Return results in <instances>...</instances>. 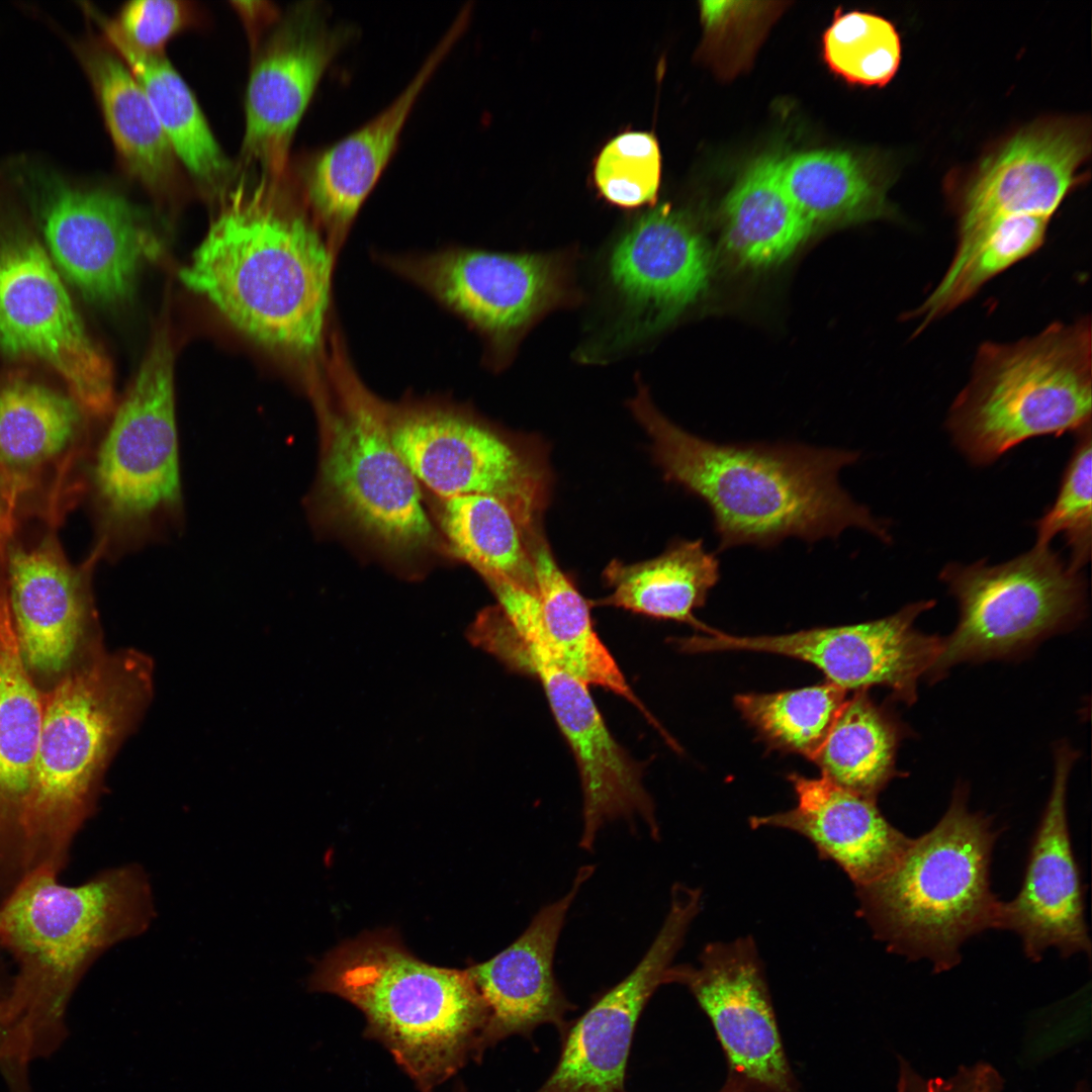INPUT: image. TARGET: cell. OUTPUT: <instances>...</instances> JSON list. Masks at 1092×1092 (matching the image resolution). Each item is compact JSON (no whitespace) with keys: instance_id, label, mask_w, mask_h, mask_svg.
<instances>
[{"instance_id":"cell-32","label":"cell","mask_w":1092,"mask_h":1092,"mask_svg":"<svg viewBox=\"0 0 1092 1092\" xmlns=\"http://www.w3.org/2000/svg\"><path fill=\"white\" fill-rule=\"evenodd\" d=\"M98 25L147 94L178 162L204 192L221 200L233 189L236 169L188 85L164 54L132 50L108 28Z\"/></svg>"},{"instance_id":"cell-6","label":"cell","mask_w":1092,"mask_h":1092,"mask_svg":"<svg viewBox=\"0 0 1092 1092\" xmlns=\"http://www.w3.org/2000/svg\"><path fill=\"white\" fill-rule=\"evenodd\" d=\"M958 785L928 832L910 842L878 879L855 887L858 914L889 951L925 959L937 973L961 961L966 940L998 928L1001 902L990 886L998 832L992 819L968 808Z\"/></svg>"},{"instance_id":"cell-14","label":"cell","mask_w":1092,"mask_h":1092,"mask_svg":"<svg viewBox=\"0 0 1092 1092\" xmlns=\"http://www.w3.org/2000/svg\"><path fill=\"white\" fill-rule=\"evenodd\" d=\"M389 435L417 481L437 494L492 495L511 509L526 534L541 528L552 475L539 439L442 412L402 417Z\"/></svg>"},{"instance_id":"cell-37","label":"cell","mask_w":1092,"mask_h":1092,"mask_svg":"<svg viewBox=\"0 0 1092 1092\" xmlns=\"http://www.w3.org/2000/svg\"><path fill=\"white\" fill-rule=\"evenodd\" d=\"M443 527L455 551L484 578H504L536 595L526 531L504 502L478 493L446 498Z\"/></svg>"},{"instance_id":"cell-23","label":"cell","mask_w":1092,"mask_h":1092,"mask_svg":"<svg viewBox=\"0 0 1092 1092\" xmlns=\"http://www.w3.org/2000/svg\"><path fill=\"white\" fill-rule=\"evenodd\" d=\"M1077 753L1061 745L1055 753L1053 786L1034 832L1018 894L1001 902L997 929L1016 933L1033 962L1049 948L1063 957L1091 953L1084 891L1067 814V788Z\"/></svg>"},{"instance_id":"cell-22","label":"cell","mask_w":1092,"mask_h":1092,"mask_svg":"<svg viewBox=\"0 0 1092 1092\" xmlns=\"http://www.w3.org/2000/svg\"><path fill=\"white\" fill-rule=\"evenodd\" d=\"M324 474L341 510L380 541L412 549L431 540L418 481L367 402L352 400L334 420Z\"/></svg>"},{"instance_id":"cell-7","label":"cell","mask_w":1092,"mask_h":1092,"mask_svg":"<svg viewBox=\"0 0 1092 1092\" xmlns=\"http://www.w3.org/2000/svg\"><path fill=\"white\" fill-rule=\"evenodd\" d=\"M110 415L89 448L80 505L94 529L91 550L114 560L162 540L183 518L174 354L164 330Z\"/></svg>"},{"instance_id":"cell-44","label":"cell","mask_w":1092,"mask_h":1092,"mask_svg":"<svg viewBox=\"0 0 1092 1092\" xmlns=\"http://www.w3.org/2000/svg\"><path fill=\"white\" fill-rule=\"evenodd\" d=\"M27 1062L9 1024L6 997L0 996V1069L12 1092H27L25 1074Z\"/></svg>"},{"instance_id":"cell-47","label":"cell","mask_w":1092,"mask_h":1092,"mask_svg":"<svg viewBox=\"0 0 1092 1092\" xmlns=\"http://www.w3.org/2000/svg\"><path fill=\"white\" fill-rule=\"evenodd\" d=\"M719 1092H734V1091H730V1090H727V1089L722 1087V1089Z\"/></svg>"},{"instance_id":"cell-8","label":"cell","mask_w":1092,"mask_h":1092,"mask_svg":"<svg viewBox=\"0 0 1092 1092\" xmlns=\"http://www.w3.org/2000/svg\"><path fill=\"white\" fill-rule=\"evenodd\" d=\"M1089 316L1053 323L1012 343H983L946 428L974 464H989L1030 438L1091 426Z\"/></svg>"},{"instance_id":"cell-11","label":"cell","mask_w":1092,"mask_h":1092,"mask_svg":"<svg viewBox=\"0 0 1092 1092\" xmlns=\"http://www.w3.org/2000/svg\"><path fill=\"white\" fill-rule=\"evenodd\" d=\"M4 173L34 211L56 265L85 297L113 303L130 294L142 265L160 251L132 202L24 158L9 162Z\"/></svg>"},{"instance_id":"cell-10","label":"cell","mask_w":1092,"mask_h":1092,"mask_svg":"<svg viewBox=\"0 0 1092 1092\" xmlns=\"http://www.w3.org/2000/svg\"><path fill=\"white\" fill-rule=\"evenodd\" d=\"M939 576L959 603L960 620L942 639L926 674L931 680L958 663L1018 654L1077 623L1086 609L1083 576L1050 547L998 565L950 563Z\"/></svg>"},{"instance_id":"cell-18","label":"cell","mask_w":1092,"mask_h":1092,"mask_svg":"<svg viewBox=\"0 0 1092 1092\" xmlns=\"http://www.w3.org/2000/svg\"><path fill=\"white\" fill-rule=\"evenodd\" d=\"M710 1019L725 1054L723 1088L734 1092H801L781 1039L764 966L751 936L706 944L699 964L674 965Z\"/></svg>"},{"instance_id":"cell-5","label":"cell","mask_w":1092,"mask_h":1092,"mask_svg":"<svg viewBox=\"0 0 1092 1092\" xmlns=\"http://www.w3.org/2000/svg\"><path fill=\"white\" fill-rule=\"evenodd\" d=\"M309 986L361 1010L372 1035L425 1092L483 1048L488 1010L468 970L419 960L392 931L345 941L317 965Z\"/></svg>"},{"instance_id":"cell-38","label":"cell","mask_w":1092,"mask_h":1092,"mask_svg":"<svg viewBox=\"0 0 1092 1092\" xmlns=\"http://www.w3.org/2000/svg\"><path fill=\"white\" fill-rule=\"evenodd\" d=\"M847 691L830 682L769 694H741L734 704L770 748L813 761L840 713Z\"/></svg>"},{"instance_id":"cell-1","label":"cell","mask_w":1092,"mask_h":1092,"mask_svg":"<svg viewBox=\"0 0 1092 1092\" xmlns=\"http://www.w3.org/2000/svg\"><path fill=\"white\" fill-rule=\"evenodd\" d=\"M651 440L663 478L706 504L719 550L775 546L789 537L808 543L858 528L885 542L888 525L856 503L838 481L859 453L801 444H722L668 420L638 382L629 400Z\"/></svg>"},{"instance_id":"cell-36","label":"cell","mask_w":1092,"mask_h":1092,"mask_svg":"<svg viewBox=\"0 0 1092 1092\" xmlns=\"http://www.w3.org/2000/svg\"><path fill=\"white\" fill-rule=\"evenodd\" d=\"M904 728L868 690L847 697L813 762L834 784L876 800L897 776L896 755Z\"/></svg>"},{"instance_id":"cell-3","label":"cell","mask_w":1092,"mask_h":1092,"mask_svg":"<svg viewBox=\"0 0 1092 1092\" xmlns=\"http://www.w3.org/2000/svg\"><path fill=\"white\" fill-rule=\"evenodd\" d=\"M57 875L48 868L27 872L0 905V945L18 966L7 1017L27 1061L64 1039L69 1000L91 964L145 933L156 916L140 864L106 870L75 887L61 885Z\"/></svg>"},{"instance_id":"cell-16","label":"cell","mask_w":1092,"mask_h":1092,"mask_svg":"<svg viewBox=\"0 0 1092 1092\" xmlns=\"http://www.w3.org/2000/svg\"><path fill=\"white\" fill-rule=\"evenodd\" d=\"M933 606L934 601H919L870 622L780 635L736 636L713 628L676 642L689 653L752 651L795 658L814 665L827 681L847 692L882 686L897 700L913 704L918 680L941 649L942 638L915 628L919 615Z\"/></svg>"},{"instance_id":"cell-33","label":"cell","mask_w":1092,"mask_h":1092,"mask_svg":"<svg viewBox=\"0 0 1092 1092\" xmlns=\"http://www.w3.org/2000/svg\"><path fill=\"white\" fill-rule=\"evenodd\" d=\"M779 162L772 156L758 158L723 202V245L742 267L766 269L783 263L813 229L786 191Z\"/></svg>"},{"instance_id":"cell-4","label":"cell","mask_w":1092,"mask_h":1092,"mask_svg":"<svg viewBox=\"0 0 1092 1092\" xmlns=\"http://www.w3.org/2000/svg\"><path fill=\"white\" fill-rule=\"evenodd\" d=\"M152 687V664L145 655L104 651L43 695L22 822V875L63 868L74 836L96 808L106 767Z\"/></svg>"},{"instance_id":"cell-12","label":"cell","mask_w":1092,"mask_h":1092,"mask_svg":"<svg viewBox=\"0 0 1092 1092\" xmlns=\"http://www.w3.org/2000/svg\"><path fill=\"white\" fill-rule=\"evenodd\" d=\"M711 252L694 219L661 204L642 214L603 254L601 280L612 315L581 349L585 362L640 346L671 326L706 291Z\"/></svg>"},{"instance_id":"cell-28","label":"cell","mask_w":1092,"mask_h":1092,"mask_svg":"<svg viewBox=\"0 0 1092 1092\" xmlns=\"http://www.w3.org/2000/svg\"><path fill=\"white\" fill-rule=\"evenodd\" d=\"M43 695L23 663L0 585V868H20Z\"/></svg>"},{"instance_id":"cell-30","label":"cell","mask_w":1092,"mask_h":1092,"mask_svg":"<svg viewBox=\"0 0 1092 1092\" xmlns=\"http://www.w3.org/2000/svg\"><path fill=\"white\" fill-rule=\"evenodd\" d=\"M527 543L535 572L536 597L556 661L589 687L602 688L630 703L663 734L664 729L633 692L598 635L588 600L558 565L543 530L529 535Z\"/></svg>"},{"instance_id":"cell-29","label":"cell","mask_w":1092,"mask_h":1092,"mask_svg":"<svg viewBox=\"0 0 1092 1092\" xmlns=\"http://www.w3.org/2000/svg\"><path fill=\"white\" fill-rule=\"evenodd\" d=\"M77 51L125 169L155 194L173 190L179 162L140 83L113 50L83 43Z\"/></svg>"},{"instance_id":"cell-9","label":"cell","mask_w":1092,"mask_h":1092,"mask_svg":"<svg viewBox=\"0 0 1092 1092\" xmlns=\"http://www.w3.org/2000/svg\"><path fill=\"white\" fill-rule=\"evenodd\" d=\"M60 528L25 520L0 538V585L23 663L42 695L105 651L93 593L101 558L91 550L73 563Z\"/></svg>"},{"instance_id":"cell-24","label":"cell","mask_w":1092,"mask_h":1092,"mask_svg":"<svg viewBox=\"0 0 1092 1092\" xmlns=\"http://www.w3.org/2000/svg\"><path fill=\"white\" fill-rule=\"evenodd\" d=\"M1090 153L1082 121L1053 119L1017 131L986 157L959 204V236L995 216L1052 217Z\"/></svg>"},{"instance_id":"cell-17","label":"cell","mask_w":1092,"mask_h":1092,"mask_svg":"<svg viewBox=\"0 0 1092 1092\" xmlns=\"http://www.w3.org/2000/svg\"><path fill=\"white\" fill-rule=\"evenodd\" d=\"M352 30L332 24L321 2L279 16L254 59L245 95L241 157L262 179L285 177L290 146L314 90Z\"/></svg>"},{"instance_id":"cell-27","label":"cell","mask_w":1092,"mask_h":1092,"mask_svg":"<svg viewBox=\"0 0 1092 1092\" xmlns=\"http://www.w3.org/2000/svg\"><path fill=\"white\" fill-rule=\"evenodd\" d=\"M796 805L786 811L751 816L752 829L769 827L809 840L819 857L833 861L855 887L889 871L910 838L882 814L876 800L850 792L827 778L790 774Z\"/></svg>"},{"instance_id":"cell-35","label":"cell","mask_w":1092,"mask_h":1092,"mask_svg":"<svg viewBox=\"0 0 1092 1092\" xmlns=\"http://www.w3.org/2000/svg\"><path fill=\"white\" fill-rule=\"evenodd\" d=\"M789 196L812 228L888 215L885 189L874 170L843 151L816 150L780 159Z\"/></svg>"},{"instance_id":"cell-34","label":"cell","mask_w":1092,"mask_h":1092,"mask_svg":"<svg viewBox=\"0 0 1092 1092\" xmlns=\"http://www.w3.org/2000/svg\"><path fill=\"white\" fill-rule=\"evenodd\" d=\"M1051 218L1031 214L995 216L963 235L943 277L906 320H917L915 334L971 299L988 281L1035 253L1044 243Z\"/></svg>"},{"instance_id":"cell-42","label":"cell","mask_w":1092,"mask_h":1092,"mask_svg":"<svg viewBox=\"0 0 1092 1092\" xmlns=\"http://www.w3.org/2000/svg\"><path fill=\"white\" fill-rule=\"evenodd\" d=\"M87 10L97 24L108 28L132 50L149 55L163 54L165 44L194 18L193 8L176 0L130 1L114 19L93 8Z\"/></svg>"},{"instance_id":"cell-20","label":"cell","mask_w":1092,"mask_h":1092,"mask_svg":"<svg viewBox=\"0 0 1092 1092\" xmlns=\"http://www.w3.org/2000/svg\"><path fill=\"white\" fill-rule=\"evenodd\" d=\"M701 906V890L672 886L668 911L647 951L576 1021L556 1069L538 1092H624L636 1022L652 994L672 983V963Z\"/></svg>"},{"instance_id":"cell-39","label":"cell","mask_w":1092,"mask_h":1092,"mask_svg":"<svg viewBox=\"0 0 1092 1092\" xmlns=\"http://www.w3.org/2000/svg\"><path fill=\"white\" fill-rule=\"evenodd\" d=\"M823 57L832 72L861 86H884L898 71L900 36L891 21L870 12L835 14L822 38Z\"/></svg>"},{"instance_id":"cell-43","label":"cell","mask_w":1092,"mask_h":1092,"mask_svg":"<svg viewBox=\"0 0 1092 1092\" xmlns=\"http://www.w3.org/2000/svg\"><path fill=\"white\" fill-rule=\"evenodd\" d=\"M896 1092H1003L1004 1081L989 1063L961 1066L946 1078L924 1077L902 1057L898 1058Z\"/></svg>"},{"instance_id":"cell-19","label":"cell","mask_w":1092,"mask_h":1092,"mask_svg":"<svg viewBox=\"0 0 1092 1092\" xmlns=\"http://www.w3.org/2000/svg\"><path fill=\"white\" fill-rule=\"evenodd\" d=\"M71 395L29 380L0 383V474L25 519L62 526L81 503L94 435Z\"/></svg>"},{"instance_id":"cell-31","label":"cell","mask_w":1092,"mask_h":1092,"mask_svg":"<svg viewBox=\"0 0 1092 1092\" xmlns=\"http://www.w3.org/2000/svg\"><path fill=\"white\" fill-rule=\"evenodd\" d=\"M612 592L589 601L592 606L614 607L646 617L671 620L704 634L712 627L695 617L720 578L717 557L701 539H677L658 556L627 564L612 560L603 571Z\"/></svg>"},{"instance_id":"cell-26","label":"cell","mask_w":1092,"mask_h":1092,"mask_svg":"<svg viewBox=\"0 0 1092 1092\" xmlns=\"http://www.w3.org/2000/svg\"><path fill=\"white\" fill-rule=\"evenodd\" d=\"M594 872L592 864L579 868L568 892L541 907L515 941L467 969L488 1010L483 1048L562 1021L570 1005L554 976L555 950L568 911Z\"/></svg>"},{"instance_id":"cell-15","label":"cell","mask_w":1092,"mask_h":1092,"mask_svg":"<svg viewBox=\"0 0 1092 1092\" xmlns=\"http://www.w3.org/2000/svg\"><path fill=\"white\" fill-rule=\"evenodd\" d=\"M576 262L575 251L460 249L404 260L399 268L486 336L508 363L545 315L581 301Z\"/></svg>"},{"instance_id":"cell-13","label":"cell","mask_w":1092,"mask_h":1092,"mask_svg":"<svg viewBox=\"0 0 1092 1092\" xmlns=\"http://www.w3.org/2000/svg\"><path fill=\"white\" fill-rule=\"evenodd\" d=\"M0 215V351L57 371L93 418L114 408L111 366L88 333L42 247Z\"/></svg>"},{"instance_id":"cell-2","label":"cell","mask_w":1092,"mask_h":1092,"mask_svg":"<svg viewBox=\"0 0 1092 1092\" xmlns=\"http://www.w3.org/2000/svg\"><path fill=\"white\" fill-rule=\"evenodd\" d=\"M284 180L234 187L180 278L254 341L304 360L323 346L332 258Z\"/></svg>"},{"instance_id":"cell-41","label":"cell","mask_w":1092,"mask_h":1092,"mask_svg":"<svg viewBox=\"0 0 1092 1092\" xmlns=\"http://www.w3.org/2000/svg\"><path fill=\"white\" fill-rule=\"evenodd\" d=\"M660 173L656 139L648 132L629 131L614 138L602 150L595 166V181L608 201L637 207L655 200Z\"/></svg>"},{"instance_id":"cell-21","label":"cell","mask_w":1092,"mask_h":1092,"mask_svg":"<svg viewBox=\"0 0 1092 1092\" xmlns=\"http://www.w3.org/2000/svg\"><path fill=\"white\" fill-rule=\"evenodd\" d=\"M519 673L537 679L577 765L582 793L579 846L590 851L599 832L617 820L639 818L659 838L654 802L638 761L616 740L589 686L563 668L548 651H534Z\"/></svg>"},{"instance_id":"cell-45","label":"cell","mask_w":1092,"mask_h":1092,"mask_svg":"<svg viewBox=\"0 0 1092 1092\" xmlns=\"http://www.w3.org/2000/svg\"><path fill=\"white\" fill-rule=\"evenodd\" d=\"M22 520L24 517L20 508L0 474V538Z\"/></svg>"},{"instance_id":"cell-46","label":"cell","mask_w":1092,"mask_h":1092,"mask_svg":"<svg viewBox=\"0 0 1092 1092\" xmlns=\"http://www.w3.org/2000/svg\"><path fill=\"white\" fill-rule=\"evenodd\" d=\"M1075 1092H1089L1085 1084H1079Z\"/></svg>"},{"instance_id":"cell-25","label":"cell","mask_w":1092,"mask_h":1092,"mask_svg":"<svg viewBox=\"0 0 1092 1092\" xmlns=\"http://www.w3.org/2000/svg\"><path fill=\"white\" fill-rule=\"evenodd\" d=\"M460 14L402 92L379 114L314 155L304 167L301 196L333 236H343L390 160L420 94L461 35Z\"/></svg>"},{"instance_id":"cell-40","label":"cell","mask_w":1092,"mask_h":1092,"mask_svg":"<svg viewBox=\"0 0 1092 1092\" xmlns=\"http://www.w3.org/2000/svg\"><path fill=\"white\" fill-rule=\"evenodd\" d=\"M1091 426L1077 433L1076 446L1062 477L1055 503L1036 522L1037 547L1063 535L1070 548L1069 566L1079 571L1089 560L1092 541Z\"/></svg>"}]
</instances>
